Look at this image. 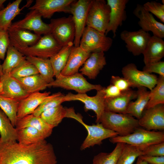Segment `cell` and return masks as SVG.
Instances as JSON below:
<instances>
[{
	"instance_id": "cell-1",
	"label": "cell",
	"mask_w": 164,
	"mask_h": 164,
	"mask_svg": "<svg viewBox=\"0 0 164 164\" xmlns=\"http://www.w3.org/2000/svg\"><path fill=\"white\" fill-rule=\"evenodd\" d=\"M52 145L46 140L29 145L0 140V164H56Z\"/></svg>"
},
{
	"instance_id": "cell-2",
	"label": "cell",
	"mask_w": 164,
	"mask_h": 164,
	"mask_svg": "<svg viewBox=\"0 0 164 164\" xmlns=\"http://www.w3.org/2000/svg\"><path fill=\"white\" fill-rule=\"evenodd\" d=\"M98 123L106 129L116 132L118 135L125 136L140 126L138 120L128 114L104 111Z\"/></svg>"
},
{
	"instance_id": "cell-3",
	"label": "cell",
	"mask_w": 164,
	"mask_h": 164,
	"mask_svg": "<svg viewBox=\"0 0 164 164\" xmlns=\"http://www.w3.org/2000/svg\"><path fill=\"white\" fill-rule=\"evenodd\" d=\"M110 141L113 143L127 144L142 150L151 145L164 142V133L148 131L138 127L129 135L124 136L118 135L110 138Z\"/></svg>"
},
{
	"instance_id": "cell-4",
	"label": "cell",
	"mask_w": 164,
	"mask_h": 164,
	"mask_svg": "<svg viewBox=\"0 0 164 164\" xmlns=\"http://www.w3.org/2000/svg\"><path fill=\"white\" fill-rule=\"evenodd\" d=\"M68 118L78 121L84 126L87 132V135L80 146L81 150L95 145H100L104 140L118 135L116 132L106 128L100 123L92 125L85 124L83 121L82 116L76 114L74 109L71 110L69 112Z\"/></svg>"
},
{
	"instance_id": "cell-5",
	"label": "cell",
	"mask_w": 164,
	"mask_h": 164,
	"mask_svg": "<svg viewBox=\"0 0 164 164\" xmlns=\"http://www.w3.org/2000/svg\"><path fill=\"white\" fill-rule=\"evenodd\" d=\"M51 87L73 90L77 93H86L93 90L97 91L104 88L101 85L89 83L83 75L79 72L68 76L60 74L54 81L47 84V87Z\"/></svg>"
},
{
	"instance_id": "cell-6",
	"label": "cell",
	"mask_w": 164,
	"mask_h": 164,
	"mask_svg": "<svg viewBox=\"0 0 164 164\" xmlns=\"http://www.w3.org/2000/svg\"><path fill=\"white\" fill-rule=\"evenodd\" d=\"M110 9L104 0H92L86 25L105 34L109 23Z\"/></svg>"
},
{
	"instance_id": "cell-7",
	"label": "cell",
	"mask_w": 164,
	"mask_h": 164,
	"mask_svg": "<svg viewBox=\"0 0 164 164\" xmlns=\"http://www.w3.org/2000/svg\"><path fill=\"white\" fill-rule=\"evenodd\" d=\"M15 48L26 56L50 59L59 52L62 47L51 34L49 33L42 36L39 41L32 46Z\"/></svg>"
},
{
	"instance_id": "cell-8",
	"label": "cell",
	"mask_w": 164,
	"mask_h": 164,
	"mask_svg": "<svg viewBox=\"0 0 164 164\" xmlns=\"http://www.w3.org/2000/svg\"><path fill=\"white\" fill-rule=\"evenodd\" d=\"M112 39L92 28L85 27L81 36L79 46L90 53L108 51L111 46Z\"/></svg>"
},
{
	"instance_id": "cell-9",
	"label": "cell",
	"mask_w": 164,
	"mask_h": 164,
	"mask_svg": "<svg viewBox=\"0 0 164 164\" xmlns=\"http://www.w3.org/2000/svg\"><path fill=\"white\" fill-rule=\"evenodd\" d=\"M49 25L50 33L62 47L73 43L75 30L72 15L52 19Z\"/></svg>"
},
{
	"instance_id": "cell-10",
	"label": "cell",
	"mask_w": 164,
	"mask_h": 164,
	"mask_svg": "<svg viewBox=\"0 0 164 164\" xmlns=\"http://www.w3.org/2000/svg\"><path fill=\"white\" fill-rule=\"evenodd\" d=\"M121 72L123 77L129 81L132 88L144 87L151 91L157 82L158 77L156 75L139 70L133 63L124 67Z\"/></svg>"
},
{
	"instance_id": "cell-11",
	"label": "cell",
	"mask_w": 164,
	"mask_h": 164,
	"mask_svg": "<svg viewBox=\"0 0 164 164\" xmlns=\"http://www.w3.org/2000/svg\"><path fill=\"white\" fill-rule=\"evenodd\" d=\"M104 88L97 91L96 94L94 96H89L86 93L75 94L69 92L65 95V101H79L82 102L84 104V108L85 111L92 110L95 113L96 116V122L98 123L101 115L105 111Z\"/></svg>"
},
{
	"instance_id": "cell-12",
	"label": "cell",
	"mask_w": 164,
	"mask_h": 164,
	"mask_svg": "<svg viewBox=\"0 0 164 164\" xmlns=\"http://www.w3.org/2000/svg\"><path fill=\"white\" fill-rule=\"evenodd\" d=\"M91 2V0L75 1L71 6L70 13L72 15L75 30L73 41L75 47L79 46L81 36L86 27L87 14Z\"/></svg>"
},
{
	"instance_id": "cell-13",
	"label": "cell",
	"mask_w": 164,
	"mask_h": 164,
	"mask_svg": "<svg viewBox=\"0 0 164 164\" xmlns=\"http://www.w3.org/2000/svg\"><path fill=\"white\" fill-rule=\"evenodd\" d=\"M120 36L125 43L128 51L134 56H137L142 54L151 36L148 32L140 29L134 31L123 30Z\"/></svg>"
},
{
	"instance_id": "cell-14",
	"label": "cell",
	"mask_w": 164,
	"mask_h": 164,
	"mask_svg": "<svg viewBox=\"0 0 164 164\" xmlns=\"http://www.w3.org/2000/svg\"><path fill=\"white\" fill-rule=\"evenodd\" d=\"M42 17L36 10H30L23 19L12 23L9 28L32 31L35 34L41 36L50 33L49 24L44 22Z\"/></svg>"
},
{
	"instance_id": "cell-15",
	"label": "cell",
	"mask_w": 164,
	"mask_h": 164,
	"mask_svg": "<svg viewBox=\"0 0 164 164\" xmlns=\"http://www.w3.org/2000/svg\"><path fill=\"white\" fill-rule=\"evenodd\" d=\"M74 0H36L28 10H37L42 17L50 19L56 12L70 13L71 5Z\"/></svg>"
},
{
	"instance_id": "cell-16",
	"label": "cell",
	"mask_w": 164,
	"mask_h": 164,
	"mask_svg": "<svg viewBox=\"0 0 164 164\" xmlns=\"http://www.w3.org/2000/svg\"><path fill=\"white\" fill-rule=\"evenodd\" d=\"M133 14L139 19L138 24L142 29L147 32L151 31L153 36L162 39L164 38V24L156 20L153 15L145 9L143 5L137 4Z\"/></svg>"
},
{
	"instance_id": "cell-17",
	"label": "cell",
	"mask_w": 164,
	"mask_h": 164,
	"mask_svg": "<svg viewBox=\"0 0 164 164\" xmlns=\"http://www.w3.org/2000/svg\"><path fill=\"white\" fill-rule=\"evenodd\" d=\"M128 2V0H107L110 11L109 22L105 33L106 36L111 31L113 38L116 36L118 27L122 26L123 22L127 19L125 9Z\"/></svg>"
},
{
	"instance_id": "cell-18",
	"label": "cell",
	"mask_w": 164,
	"mask_h": 164,
	"mask_svg": "<svg viewBox=\"0 0 164 164\" xmlns=\"http://www.w3.org/2000/svg\"><path fill=\"white\" fill-rule=\"evenodd\" d=\"M146 110L138 120L139 126L148 131L164 130V104H159Z\"/></svg>"
},
{
	"instance_id": "cell-19",
	"label": "cell",
	"mask_w": 164,
	"mask_h": 164,
	"mask_svg": "<svg viewBox=\"0 0 164 164\" xmlns=\"http://www.w3.org/2000/svg\"><path fill=\"white\" fill-rule=\"evenodd\" d=\"M29 94L9 74H3L0 77V95L19 101Z\"/></svg>"
},
{
	"instance_id": "cell-20",
	"label": "cell",
	"mask_w": 164,
	"mask_h": 164,
	"mask_svg": "<svg viewBox=\"0 0 164 164\" xmlns=\"http://www.w3.org/2000/svg\"><path fill=\"white\" fill-rule=\"evenodd\" d=\"M50 93V91L35 92L19 101L17 112V119L32 114Z\"/></svg>"
},
{
	"instance_id": "cell-21",
	"label": "cell",
	"mask_w": 164,
	"mask_h": 164,
	"mask_svg": "<svg viewBox=\"0 0 164 164\" xmlns=\"http://www.w3.org/2000/svg\"><path fill=\"white\" fill-rule=\"evenodd\" d=\"M137 91L131 89L121 92L120 95L112 98H105V110L122 114H126L128 105L132 100L136 99Z\"/></svg>"
},
{
	"instance_id": "cell-22",
	"label": "cell",
	"mask_w": 164,
	"mask_h": 164,
	"mask_svg": "<svg viewBox=\"0 0 164 164\" xmlns=\"http://www.w3.org/2000/svg\"><path fill=\"white\" fill-rule=\"evenodd\" d=\"M106 64L104 52H93L91 53L79 71L89 79H94Z\"/></svg>"
},
{
	"instance_id": "cell-23",
	"label": "cell",
	"mask_w": 164,
	"mask_h": 164,
	"mask_svg": "<svg viewBox=\"0 0 164 164\" xmlns=\"http://www.w3.org/2000/svg\"><path fill=\"white\" fill-rule=\"evenodd\" d=\"M91 53L84 50L79 46H73L66 65L60 74L68 76L78 73L80 68L84 64Z\"/></svg>"
},
{
	"instance_id": "cell-24",
	"label": "cell",
	"mask_w": 164,
	"mask_h": 164,
	"mask_svg": "<svg viewBox=\"0 0 164 164\" xmlns=\"http://www.w3.org/2000/svg\"><path fill=\"white\" fill-rule=\"evenodd\" d=\"M10 44L15 47H26L36 44L42 36L27 30L9 28L8 30Z\"/></svg>"
},
{
	"instance_id": "cell-25",
	"label": "cell",
	"mask_w": 164,
	"mask_h": 164,
	"mask_svg": "<svg viewBox=\"0 0 164 164\" xmlns=\"http://www.w3.org/2000/svg\"><path fill=\"white\" fill-rule=\"evenodd\" d=\"M145 65L159 62L164 56V41L162 39L152 36L142 54Z\"/></svg>"
},
{
	"instance_id": "cell-26",
	"label": "cell",
	"mask_w": 164,
	"mask_h": 164,
	"mask_svg": "<svg viewBox=\"0 0 164 164\" xmlns=\"http://www.w3.org/2000/svg\"><path fill=\"white\" fill-rule=\"evenodd\" d=\"M28 127L34 128L40 132L46 138L52 134L54 127L45 122L40 116L32 114L18 119L15 126L17 129Z\"/></svg>"
},
{
	"instance_id": "cell-27",
	"label": "cell",
	"mask_w": 164,
	"mask_h": 164,
	"mask_svg": "<svg viewBox=\"0 0 164 164\" xmlns=\"http://www.w3.org/2000/svg\"><path fill=\"white\" fill-rule=\"evenodd\" d=\"M137 97L135 101H131L127 107L126 113L139 120L142 117L144 111L149 99L150 91L144 87L137 88Z\"/></svg>"
},
{
	"instance_id": "cell-28",
	"label": "cell",
	"mask_w": 164,
	"mask_h": 164,
	"mask_svg": "<svg viewBox=\"0 0 164 164\" xmlns=\"http://www.w3.org/2000/svg\"><path fill=\"white\" fill-rule=\"evenodd\" d=\"M22 1V0H16L9 3L6 7L0 11V31H7L12 23V20L20 14L25 7L19 8Z\"/></svg>"
},
{
	"instance_id": "cell-29",
	"label": "cell",
	"mask_w": 164,
	"mask_h": 164,
	"mask_svg": "<svg viewBox=\"0 0 164 164\" xmlns=\"http://www.w3.org/2000/svg\"><path fill=\"white\" fill-rule=\"evenodd\" d=\"M73 45V42L69 43L62 47L59 52L50 58L54 76L56 78L60 74L65 67Z\"/></svg>"
},
{
	"instance_id": "cell-30",
	"label": "cell",
	"mask_w": 164,
	"mask_h": 164,
	"mask_svg": "<svg viewBox=\"0 0 164 164\" xmlns=\"http://www.w3.org/2000/svg\"><path fill=\"white\" fill-rule=\"evenodd\" d=\"M26 58V56L10 44L7 49L6 58L2 64L3 74H10Z\"/></svg>"
},
{
	"instance_id": "cell-31",
	"label": "cell",
	"mask_w": 164,
	"mask_h": 164,
	"mask_svg": "<svg viewBox=\"0 0 164 164\" xmlns=\"http://www.w3.org/2000/svg\"><path fill=\"white\" fill-rule=\"evenodd\" d=\"M26 59L35 67L48 84L54 81L53 71L50 59L33 56H26Z\"/></svg>"
},
{
	"instance_id": "cell-32",
	"label": "cell",
	"mask_w": 164,
	"mask_h": 164,
	"mask_svg": "<svg viewBox=\"0 0 164 164\" xmlns=\"http://www.w3.org/2000/svg\"><path fill=\"white\" fill-rule=\"evenodd\" d=\"M16 79L29 94L39 92L47 87L48 83L39 74Z\"/></svg>"
},
{
	"instance_id": "cell-33",
	"label": "cell",
	"mask_w": 164,
	"mask_h": 164,
	"mask_svg": "<svg viewBox=\"0 0 164 164\" xmlns=\"http://www.w3.org/2000/svg\"><path fill=\"white\" fill-rule=\"evenodd\" d=\"M0 140L1 141L15 142L17 140L16 128L6 114L0 108Z\"/></svg>"
},
{
	"instance_id": "cell-34",
	"label": "cell",
	"mask_w": 164,
	"mask_h": 164,
	"mask_svg": "<svg viewBox=\"0 0 164 164\" xmlns=\"http://www.w3.org/2000/svg\"><path fill=\"white\" fill-rule=\"evenodd\" d=\"M18 142L24 145L36 143L45 140L44 135L37 129L31 127L17 129Z\"/></svg>"
},
{
	"instance_id": "cell-35",
	"label": "cell",
	"mask_w": 164,
	"mask_h": 164,
	"mask_svg": "<svg viewBox=\"0 0 164 164\" xmlns=\"http://www.w3.org/2000/svg\"><path fill=\"white\" fill-rule=\"evenodd\" d=\"M67 108L61 104L44 111L39 116L45 122L55 127L66 117Z\"/></svg>"
},
{
	"instance_id": "cell-36",
	"label": "cell",
	"mask_w": 164,
	"mask_h": 164,
	"mask_svg": "<svg viewBox=\"0 0 164 164\" xmlns=\"http://www.w3.org/2000/svg\"><path fill=\"white\" fill-rule=\"evenodd\" d=\"M125 143L118 142L111 152H101L95 155L92 164H116Z\"/></svg>"
},
{
	"instance_id": "cell-37",
	"label": "cell",
	"mask_w": 164,
	"mask_h": 164,
	"mask_svg": "<svg viewBox=\"0 0 164 164\" xmlns=\"http://www.w3.org/2000/svg\"><path fill=\"white\" fill-rule=\"evenodd\" d=\"M19 101L0 95V108L6 114L14 127L17 121V112Z\"/></svg>"
},
{
	"instance_id": "cell-38",
	"label": "cell",
	"mask_w": 164,
	"mask_h": 164,
	"mask_svg": "<svg viewBox=\"0 0 164 164\" xmlns=\"http://www.w3.org/2000/svg\"><path fill=\"white\" fill-rule=\"evenodd\" d=\"M164 104V77L159 76L156 84L150 91L149 99L145 109Z\"/></svg>"
},
{
	"instance_id": "cell-39",
	"label": "cell",
	"mask_w": 164,
	"mask_h": 164,
	"mask_svg": "<svg viewBox=\"0 0 164 164\" xmlns=\"http://www.w3.org/2000/svg\"><path fill=\"white\" fill-rule=\"evenodd\" d=\"M143 155L140 148L125 144L116 164H132L137 158Z\"/></svg>"
},
{
	"instance_id": "cell-40",
	"label": "cell",
	"mask_w": 164,
	"mask_h": 164,
	"mask_svg": "<svg viewBox=\"0 0 164 164\" xmlns=\"http://www.w3.org/2000/svg\"><path fill=\"white\" fill-rule=\"evenodd\" d=\"M65 95L60 92L50 95L32 114L34 115L39 116L44 111L61 105L65 101Z\"/></svg>"
},
{
	"instance_id": "cell-41",
	"label": "cell",
	"mask_w": 164,
	"mask_h": 164,
	"mask_svg": "<svg viewBox=\"0 0 164 164\" xmlns=\"http://www.w3.org/2000/svg\"><path fill=\"white\" fill-rule=\"evenodd\" d=\"M38 74L35 67L26 59L14 68L9 74L15 79H19Z\"/></svg>"
},
{
	"instance_id": "cell-42",
	"label": "cell",
	"mask_w": 164,
	"mask_h": 164,
	"mask_svg": "<svg viewBox=\"0 0 164 164\" xmlns=\"http://www.w3.org/2000/svg\"><path fill=\"white\" fill-rule=\"evenodd\" d=\"M143 6L146 11L155 16L164 23V4L155 1L148 2Z\"/></svg>"
},
{
	"instance_id": "cell-43",
	"label": "cell",
	"mask_w": 164,
	"mask_h": 164,
	"mask_svg": "<svg viewBox=\"0 0 164 164\" xmlns=\"http://www.w3.org/2000/svg\"><path fill=\"white\" fill-rule=\"evenodd\" d=\"M143 155L164 156V142L151 145L142 150Z\"/></svg>"
},
{
	"instance_id": "cell-44",
	"label": "cell",
	"mask_w": 164,
	"mask_h": 164,
	"mask_svg": "<svg viewBox=\"0 0 164 164\" xmlns=\"http://www.w3.org/2000/svg\"><path fill=\"white\" fill-rule=\"evenodd\" d=\"M10 44L8 31H0V59L4 60L6 53Z\"/></svg>"
},
{
	"instance_id": "cell-45",
	"label": "cell",
	"mask_w": 164,
	"mask_h": 164,
	"mask_svg": "<svg viewBox=\"0 0 164 164\" xmlns=\"http://www.w3.org/2000/svg\"><path fill=\"white\" fill-rule=\"evenodd\" d=\"M143 71L152 73H154L159 75V76L164 77V62H159L145 65Z\"/></svg>"
},
{
	"instance_id": "cell-46",
	"label": "cell",
	"mask_w": 164,
	"mask_h": 164,
	"mask_svg": "<svg viewBox=\"0 0 164 164\" xmlns=\"http://www.w3.org/2000/svg\"><path fill=\"white\" fill-rule=\"evenodd\" d=\"M110 82L111 84L116 87L121 91H127L131 87L130 83L124 77L112 76Z\"/></svg>"
},
{
	"instance_id": "cell-47",
	"label": "cell",
	"mask_w": 164,
	"mask_h": 164,
	"mask_svg": "<svg viewBox=\"0 0 164 164\" xmlns=\"http://www.w3.org/2000/svg\"><path fill=\"white\" fill-rule=\"evenodd\" d=\"M105 98H112L118 96L121 92L116 87L111 84L103 89Z\"/></svg>"
},
{
	"instance_id": "cell-48",
	"label": "cell",
	"mask_w": 164,
	"mask_h": 164,
	"mask_svg": "<svg viewBox=\"0 0 164 164\" xmlns=\"http://www.w3.org/2000/svg\"><path fill=\"white\" fill-rule=\"evenodd\" d=\"M139 157L149 164H164V156H155L142 155Z\"/></svg>"
},
{
	"instance_id": "cell-49",
	"label": "cell",
	"mask_w": 164,
	"mask_h": 164,
	"mask_svg": "<svg viewBox=\"0 0 164 164\" xmlns=\"http://www.w3.org/2000/svg\"><path fill=\"white\" fill-rule=\"evenodd\" d=\"M135 164H149L146 162L142 159L139 157L138 159Z\"/></svg>"
},
{
	"instance_id": "cell-50",
	"label": "cell",
	"mask_w": 164,
	"mask_h": 164,
	"mask_svg": "<svg viewBox=\"0 0 164 164\" xmlns=\"http://www.w3.org/2000/svg\"><path fill=\"white\" fill-rule=\"evenodd\" d=\"M6 1L5 0H0V11L4 8L3 4Z\"/></svg>"
},
{
	"instance_id": "cell-51",
	"label": "cell",
	"mask_w": 164,
	"mask_h": 164,
	"mask_svg": "<svg viewBox=\"0 0 164 164\" xmlns=\"http://www.w3.org/2000/svg\"><path fill=\"white\" fill-rule=\"evenodd\" d=\"M3 74L2 71V64L0 62V77Z\"/></svg>"
}]
</instances>
